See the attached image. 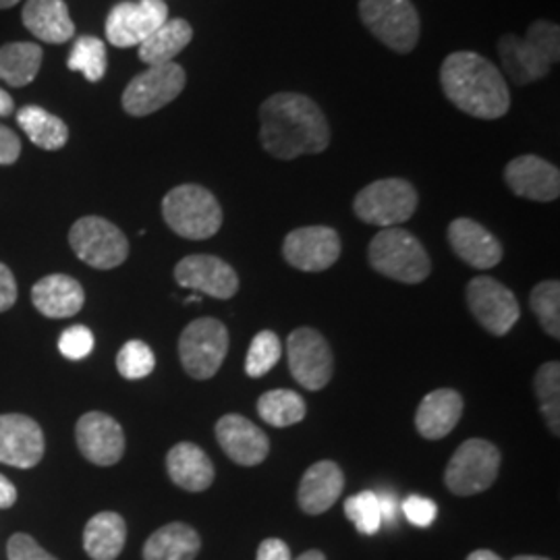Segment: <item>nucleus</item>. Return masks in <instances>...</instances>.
Segmentation results:
<instances>
[{"instance_id":"obj_20","label":"nucleus","mask_w":560,"mask_h":560,"mask_svg":"<svg viewBox=\"0 0 560 560\" xmlns=\"http://www.w3.org/2000/svg\"><path fill=\"white\" fill-rule=\"evenodd\" d=\"M217 441L224 455L241 467H256L270 453V441L264 430L240 413H229L217 421Z\"/></svg>"},{"instance_id":"obj_24","label":"nucleus","mask_w":560,"mask_h":560,"mask_svg":"<svg viewBox=\"0 0 560 560\" xmlns=\"http://www.w3.org/2000/svg\"><path fill=\"white\" fill-rule=\"evenodd\" d=\"M21 20L30 34L46 44H65L75 36V23L65 0H27Z\"/></svg>"},{"instance_id":"obj_51","label":"nucleus","mask_w":560,"mask_h":560,"mask_svg":"<svg viewBox=\"0 0 560 560\" xmlns=\"http://www.w3.org/2000/svg\"><path fill=\"white\" fill-rule=\"evenodd\" d=\"M513 560H550L544 559V557H534V555H521V557H515Z\"/></svg>"},{"instance_id":"obj_13","label":"nucleus","mask_w":560,"mask_h":560,"mask_svg":"<svg viewBox=\"0 0 560 560\" xmlns=\"http://www.w3.org/2000/svg\"><path fill=\"white\" fill-rule=\"evenodd\" d=\"M467 305L481 328L504 337L520 322L521 307L515 293L492 277H476L467 284Z\"/></svg>"},{"instance_id":"obj_14","label":"nucleus","mask_w":560,"mask_h":560,"mask_svg":"<svg viewBox=\"0 0 560 560\" xmlns=\"http://www.w3.org/2000/svg\"><path fill=\"white\" fill-rule=\"evenodd\" d=\"M168 20V7L162 0L119 2L106 18V40L117 48L140 46Z\"/></svg>"},{"instance_id":"obj_19","label":"nucleus","mask_w":560,"mask_h":560,"mask_svg":"<svg viewBox=\"0 0 560 560\" xmlns=\"http://www.w3.org/2000/svg\"><path fill=\"white\" fill-rule=\"evenodd\" d=\"M504 180L509 189L532 201H555L560 196V171L540 156L525 154L506 164Z\"/></svg>"},{"instance_id":"obj_48","label":"nucleus","mask_w":560,"mask_h":560,"mask_svg":"<svg viewBox=\"0 0 560 560\" xmlns=\"http://www.w3.org/2000/svg\"><path fill=\"white\" fill-rule=\"evenodd\" d=\"M467 560H502L497 552H492V550H476V552H471Z\"/></svg>"},{"instance_id":"obj_22","label":"nucleus","mask_w":560,"mask_h":560,"mask_svg":"<svg viewBox=\"0 0 560 560\" xmlns=\"http://www.w3.org/2000/svg\"><path fill=\"white\" fill-rule=\"evenodd\" d=\"M345 488V474L335 460L314 463L300 481L298 502L307 515H322L339 501Z\"/></svg>"},{"instance_id":"obj_16","label":"nucleus","mask_w":560,"mask_h":560,"mask_svg":"<svg viewBox=\"0 0 560 560\" xmlns=\"http://www.w3.org/2000/svg\"><path fill=\"white\" fill-rule=\"evenodd\" d=\"M175 280L183 289H191L214 300H231L240 291V277L235 268L208 254L183 258L175 266Z\"/></svg>"},{"instance_id":"obj_35","label":"nucleus","mask_w":560,"mask_h":560,"mask_svg":"<svg viewBox=\"0 0 560 560\" xmlns=\"http://www.w3.org/2000/svg\"><path fill=\"white\" fill-rule=\"evenodd\" d=\"M529 307L548 337L560 339V282L544 280L529 293Z\"/></svg>"},{"instance_id":"obj_33","label":"nucleus","mask_w":560,"mask_h":560,"mask_svg":"<svg viewBox=\"0 0 560 560\" xmlns=\"http://www.w3.org/2000/svg\"><path fill=\"white\" fill-rule=\"evenodd\" d=\"M534 390L540 399V409L552 436L560 432V363L548 361L536 372Z\"/></svg>"},{"instance_id":"obj_30","label":"nucleus","mask_w":560,"mask_h":560,"mask_svg":"<svg viewBox=\"0 0 560 560\" xmlns=\"http://www.w3.org/2000/svg\"><path fill=\"white\" fill-rule=\"evenodd\" d=\"M44 50L34 42H11L0 46V81L23 88L38 78Z\"/></svg>"},{"instance_id":"obj_6","label":"nucleus","mask_w":560,"mask_h":560,"mask_svg":"<svg viewBox=\"0 0 560 560\" xmlns=\"http://www.w3.org/2000/svg\"><path fill=\"white\" fill-rule=\"evenodd\" d=\"M360 18L374 38L399 55L420 42V13L411 0H360Z\"/></svg>"},{"instance_id":"obj_31","label":"nucleus","mask_w":560,"mask_h":560,"mask_svg":"<svg viewBox=\"0 0 560 560\" xmlns=\"http://www.w3.org/2000/svg\"><path fill=\"white\" fill-rule=\"evenodd\" d=\"M18 122L34 145L46 152H57L69 141V127L57 115H50L42 106H23L18 110Z\"/></svg>"},{"instance_id":"obj_4","label":"nucleus","mask_w":560,"mask_h":560,"mask_svg":"<svg viewBox=\"0 0 560 560\" xmlns=\"http://www.w3.org/2000/svg\"><path fill=\"white\" fill-rule=\"evenodd\" d=\"M162 217L183 240L214 237L222 226V208L214 194L196 183L171 189L162 200Z\"/></svg>"},{"instance_id":"obj_29","label":"nucleus","mask_w":560,"mask_h":560,"mask_svg":"<svg viewBox=\"0 0 560 560\" xmlns=\"http://www.w3.org/2000/svg\"><path fill=\"white\" fill-rule=\"evenodd\" d=\"M191 38L194 27L189 25V21L166 20L152 36L141 42L140 59L150 67L173 62V59L183 52V48L189 46Z\"/></svg>"},{"instance_id":"obj_52","label":"nucleus","mask_w":560,"mask_h":560,"mask_svg":"<svg viewBox=\"0 0 560 560\" xmlns=\"http://www.w3.org/2000/svg\"><path fill=\"white\" fill-rule=\"evenodd\" d=\"M162 2H164V0H162Z\"/></svg>"},{"instance_id":"obj_39","label":"nucleus","mask_w":560,"mask_h":560,"mask_svg":"<svg viewBox=\"0 0 560 560\" xmlns=\"http://www.w3.org/2000/svg\"><path fill=\"white\" fill-rule=\"evenodd\" d=\"M94 349V335L88 326L75 324L67 328L59 339V351L67 360L80 361Z\"/></svg>"},{"instance_id":"obj_11","label":"nucleus","mask_w":560,"mask_h":560,"mask_svg":"<svg viewBox=\"0 0 560 560\" xmlns=\"http://www.w3.org/2000/svg\"><path fill=\"white\" fill-rule=\"evenodd\" d=\"M187 83L185 69L177 62H164L145 69L129 81L122 92V108L131 117H148L179 98Z\"/></svg>"},{"instance_id":"obj_41","label":"nucleus","mask_w":560,"mask_h":560,"mask_svg":"<svg viewBox=\"0 0 560 560\" xmlns=\"http://www.w3.org/2000/svg\"><path fill=\"white\" fill-rule=\"evenodd\" d=\"M402 515L407 517V521H409L411 525L430 527V525L436 521L439 506H436V502L430 501V499L409 497L407 501L402 502Z\"/></svg>"},{"instance_id":"obj_5","label":"nucleus","mask_w":560,"mask_h":560,"mask_svg":"<svg viewBox=\"0 0 560 560\" xmlns=\"http://www.w3.org/2000/svg\"><path fill=\"white\" fill-rule=\"evenodd\" d=\"M368 260L378 275L402 284H418L432 272V261L420 240L399 226L384 229L372 240Z\"/></svg>"},{"instance_id":"obj_34","label":"nucleus","mask_w":560,"mask_h":560,"mask_svg":"<svg viewBox=\"0 0 560 560\" xmlns=\"http://www.w3.org/2000/svg\"><path fill=\"white\" fill-rule=\"evenodd\" d=\"M106 44L94 36H81L73 44L67 67L71 71H80L81 75L92 83L106 75Z\"/></svg>"},{"instance_id":"obj_46","label":"nucleus","mask_w":560,"mask_h":560,"mask_svg":"<svg viewBox=\"0 0 560 560\" xmlns=\"http://www.w3.org/2000/svg\"><path fill=\"white\" fill-rule=\"evenodd\" d=\"M378 501H381L382 523L384 521L393 523V521L397 520V501H395V497L386 492V494H378Z\"/></svg>"},{"instance_id":"obj_18","label":"nucleus","mask_w":560,"mask_h":560,"mask_svg":"<svg viewBox=\"0 0 560 560\" xmlns=\"http://www.w3.org/2000/svg\"><path fill=\"white\" fill-rule=\"evenodd\" d=\"M44 446L46 442L38 421L21 413L0 416V463L30 469L40 463Z\"/></svg>"},{"instance_id":"obj_36","label":"nucleus","mask_w":560,"mask_h":560,"mask_svg":"<svg viewBox=\"0 0 560 560\" xmlns=\"http://www.w3.org/2000/svg\"><path fill=\"white\" fill-rule=\"evenodd\" d=\"M280 358H282V342L279 335L272 330H261L249 345V351L245 358V372L252 378H261L279 363Z\"/></svg>"},{"instance_id":"obj_42","label":"nucleus","mask_w":560,"mask_h":560,"mask_svg":"<svg viewBox=\"0 0 560 560\" xmlns=\"http://www.w3.org/2000/svg\"><path fill=\"white\" fill-rule=\"evenodd\" d=\"M21 156L20 136L9 129L7 125H0V166H11Z\"/></svg>"},{"instance_id":"obj_12","label":"nucleus","mask_w":560,"mask_h":560,"mask_svg":"<svg viewBox=\"0 0 560 560\" xmlns=\"http://www.w3.org/2000/svg\"><path fill=\"white\" fill-rule=\"evenodd\" d=\"M287 361L293 378L307 390H322L332 381V349L316 328L303 326L289 335Z\"/></svg>"},{"instance_id":"obj_45","label":"nucleus","mask_w":560,"mask_h":560,"mask_svg":"<svg viewBox=\"0 0 560 560\" xmlns=\"http://www.w3.org/2000/svg\"><path fill=\"white\" fill-rule=\"evenodd\" d=\"M18 502V488L0 476V509H11Z\"/></svg>"},{"instance_id":"obj_1","label":"nucleus","mask_w":560,"mask_h":560,"mask_svg":"<svg viewBox=\"0 0 560 560\" xmlns=\"http://www.w3.org/2000/svg\"><path fill=\"white\" fill-rule=\"evenodd\" d=\"M260 120L261 148L279 161L322 154L330 143V125L320 106L303 94L270 96L260 106Z\"/></svg>"},{"instance_id":"obj_2","label":"nucleus","mask_w":560,"mask_h":560,"mask_svg":"<svg viewBox=\"0 0 560 560\" xmlns=\"http://www.w3.org/2000/svg\"><path fill=\"white\" fill-rule=\"evenodd\" d=\"M444 96L476 119H501L509 113L511 94L494 62L478 52H453L441 67Z\"/></svg>"},{"instance_id":"obj_43","label":"nucleus","mask_w":560,"mask_h":560,"mask_svg":"<svg viewBox=\"0 0 560 560\" xmlns=\"http://www.w3.org/2000/svg\"><path fill=\"white\" fill-rule=\"evenodd\" d=\"M18 301V282L4 264H0V314L11 310Z\"/></svg>"},{"instance_id":"obj_23","label":"nucleus","mask_w":560,"mask_h":560,"mask_svg":"<svg viewBox=\"0 0 560 560\" xmlns=\"http://www.w3.org/2000/svg\"><path fill=\"white\" fill-rule=\"evenodd\" d=\"M463 397L453 388H439L425 395L416 411V428L425 441L448 436L463 416Z\"/></svg>"},{"instance_id":"obj_17","label":"nucleus","mask_w":560,"mask_h":560,"mask_svg":"<svg viewBox=\"0 0 560 560\" xmlns=\"http://www.w3.org/2000/svg\"><path fill=\"white\" fill-rule=\"evenodd\" d=\"M75 439L81 455L98 467L117 465L125 455V432L119 421L101 411L81 416Z\"/></svg>"},{"instance_id":"obj_44","label":"nucleus","mask_w":560,"mask_h":560,"mask_svg":"<svg viewBox=\"0 0 560 560\" xmlns=\"http://www.w3.org/2000/svg\"><path fill=\"white\" fill-rule=\"evenodd\" d=\"M256 560H291V550L279 538H268L261 541Z\"/></svg>"},{"instance_id":"obj_27","label":"nucleus","mask_w":560,"mask_h":560,"mask_svg":"<svg viewBox=\"0 0 560 560\" xmlns=\"http://www.w3.org/2000/svg\"><path fill=\"white\" fill-rule=\"evenodd\" d=\"M200 534L187 523H168L143 544V560H194L200 555Z\"/></svg>"},{"instance_id":"obj_7","label":"nucleus","mask_w":560,"mask_h":560,"mask_svg":"<svg viewBox=\"0 0 560 560\" xmlns=\"http://www.w3.org/2000/svg\"><path fill=\"white\" fill-rule=\"evenodd\" d=\"M501 451L490 441L463 442L444 471L446 488L457 497H474L492 488L501 471Z\"/></svg>"},{"instance_id":"obj_10","label":"nucleus","mask_w":560,"mask_h":560,"mask_svg":"<svg viewBox=\"0 0 560 560\" xmlns=\"http://www.w3.org/2000/svg\"><path fill=\"white\" fill-rule=\"evenodd\" d=\"M69 243L83 264L113 270L127 260L129 241L117 224L102 217H83L69 231Z\"/></svg>"},{"instance_id":"obj_50","label":"nucleus","mask_w":560,"mask_h":560,"mask_svg":"<svg viewBox=\"0 0 560 560\" xmlns=\"http://www.w3.org/2000/svg\"><path fill=\"white\" fill-rule=\"evenodd\" d=\"M18 2H21V0H0V9H11V7H15Z\"/></svg>"},{"instance_id":"obj_32","label":"nucleus","mask_w":560,"mask_h":560,"mask_svg":"<svg viewBox=\"0 0 560 560\" xmlns=\"http://www.w3.org/2000/svg\"><path fill=\"white\" fill-rule=\"evenodd\" d=\"M307 407L300 393L289 388H275L258 400V416L275 428H289L305 418Z\"/></svg>"},{"instance_id":"obj_49","label":"nucleus","mask_w":560,"mask_h":560,"mask_svg":"<svg viewBox=\"0 0 560 560\" xmlns=\"http://www.w3.org/2000/svg\"><path fill=\"white\" fill-rule=\"evenodd\" d=\"M298 560H326V557L322 555L320 550H307Z\"/></svg>"},{"instance_id":"obj_28","label":"nucleus","mask_w":560,"mask_h":560,"mask_svg":"<svg viewBox=\"0 0 560 560\" xmlns=\"http://www.w3.org/2000/svg\"><path fill=\"white\" fill-rule=\"evenodd\" d=\"M127 540V525L119 513L104 511L88 521L83 529V548L92 560L119 559Z\"/></svg>"},{"instance_id":"obj_26","label":"nucleus","mask_w":560,"mask_h":560,"mask_svg":"<svg viewBox=\"0 0 560 560\" xmlns=\"http://www.w3.org/2000/svg\"><path fill=\"white\" fill-rule=\"evenodd\" d=\"M32 301L42 316L60 320L80 314L85 293L80 280L67 275H50L34 284Z\"/></svg>"},{"instance_id":"obj_15","label":"nucleus","mask_w":560,"mask_h":560,"mask_svg":"<svg viewBox=\"0 0 560 560\" xmlns=\"http://www.w3.org/2000/svg\"><path fill=\"white\" fill-rule=\"evenodd\" d=\"M282 256L301 272H324L340 258L339 233L330 226H301L282 243Z\"/></svg>"},{"instance_id":"obj_21","label":"nucleus","mask_w":560,"mask_h":560,"mask_svg":"<svg viewBox=\"0 0 560 560\" xmlns=\"http://www.w3.org/2000/svg\"><path fill=\"white\" fill-rule=\"evenodd\" d=\"M448 243L460 260L476 270L499 266L504 254L501 241L471 219H457L448 224Z\"/></svg>"},{"instance_id":"obj_37","label":"nucleus","mask_w":560,"mask_h":560,"mask_svg":"<svg viewBox=\"0 0 560 560\" xmlns=\"http://www.w3.org/2000/svg\"><path fill=\"white\" fill-rule=\"evenodd\" d=\"M345 515L363 536H374L382 527L381 501L372 490H363L360 494L345 501Z\"/></svg>"},{"instance_id":"obj_47","label":"nucleus","mask_w":560,"mask_h":560,"mask_svg":"<svg viewBox=\"0 0 560 560\" xmlns=\"http://www.w3.org/2000/svg\"><path fill=\"white\" fill-rule=\"evenodd\" d=\"M15 113V102L11 98V94L7 90L0 88V119L2 117H11Z\"/></svg>"},{"instance_id":"obj_40","label":"nucleus","mask_w":560,"mask_h":560,"mask_svg":"<svg viewBox=\"0 0 560 560\" xmlns=\"http://www.w3.org/2000/svg\"><path fill=\"white\" fill-rule=\"evenodd\" d=\"M9 560H59L46 552L38 541L27 534H15L7 544Z\"/></svg>"},{"instance_id":"obj_9","label":"nucleus","mask_w":560,"mask_h":560,"mask_svg":"<svg viewBox=\"0 0 560 560\" xmlns=\"http://www.w3.org/2000/svg\"><path fill=\"white\" fill-rule=\"evenodd\" d=\"M226 353L229 330L217 318H198L180 332L179 360L183 370L196 381L217 376Z\"/></svg>"},{"instance_id":"obj_38","label":"nucleus","mask_w":560,"mask_h":560,"mask_svg":"<svg viewBox=\"0 0 560 560\" xmlns=\"http://www.w3.org/2000/svg\"><path fill=\"white\" fill-rule=\"evenodd\" d=\"M154 351L143 340H127L117 353V370L127 381H141L154 372Z\"/></svg>"},{"instance_id":"obj_8","label":"nucleus","mask_w":560,"mask_h":560,"mask_svg":"<svg viewBox=\"0 0 560 560\" xmlns=\"http://www.w3.org/2000/svg\"><path fill=\"white\" fill-rule=\"evenodd\" d=\"M418 191L405 179H381L363 187L353 200L358 219L382 229L399 226L418 210Z\"/></svg>"},{"instance_id":"obj_25","label":"nucleus","mask_w":560,"mask_h":560,"mask_svg":"<svg viewBox=\"0 0 560 560\" xmlns=\"http://www.w3.org/2000/svg\"><path fill=\"white\" fill-rule=\"evenodd\" d=\"M166 471L173 483L187 492H203L217 478L214 463L194 442H179L168 451Z\"/></svg>"},{"instance_id":"obj_3","label":"nucleus","mask_w":560,"mask_h":560,"mask_svg":"<svg viewBox=\"0 0 560 560\" xmlns=\"http://www.w3.org/2000/svg\"><path fill=\"white\" fill-rule=\"evenodd\" d=\"M502 69L517 85H527L550 73L559 62L560 30L557 23L536 21L529 25L525 38L502 36L499 40Z\"/></svg>"}]
</instances>
